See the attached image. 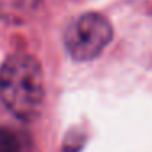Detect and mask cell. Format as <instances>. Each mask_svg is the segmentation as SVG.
<instances>
[{"mask_svg": "<svg viewBox=\"0 0 152 152\" xmlns=\"http://www.w3.org/2000/svg\"><path fill=\"white\" fill-rule=\"evenodd\" d=\"M0 152H31V141L26 132L0 126Z\"/></svg>", "mask_w": 152, "mask_h": 152, "instance_id": "3", "label": "cell"}, {"mask_svg": "<svg viewBox=\"0 0 152 152\" xmlns=\"http://www.w3.org/2000/svg\"><path fill=\"white\" fill-rule=\"evenodd\" d=\"M0 100L21 121H34L44 105V75L36 57L8 56L0 67Z\"/></svg>", "mask_w": 152, "mask_h": 152, "instance_id": "1", "label": "cell"}, {"mask_svg": "<svg viewBox=\"0 0 152 152\" xmlns=\"http://www.w3.org/2000/svg\"><path fill=\"white\" fill-rule=\"evenodd\" d=\"M113 38L110 21L100 13H83L69 23L64 46L75 61H92L103 53Z\"/></svg>", "mask_w": 152, "mask_h": 152, "instance_id": "2", "label": "cell"}]
</instances>
